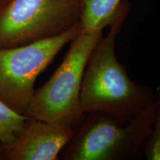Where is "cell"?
I'll return each instance as SVG.
<instances>
[{"label":"cell","mask_w":160,"mask_h":160,"mask_svg":"<svg viewBox=\"0 0 160 160\" xmlns=\"http://www.w3.org/2000/svg\"><path fill=\"white\" fill-rule=\"evenodd\" d=\"M122 2L110 24L108 33L96 44L86 65L80 102L85 113L104 112L128 122L155 101V91L133 82L116 54V41L128 14Z\"/></svg>","instance_id":"1"},{"label":"cell","mask_w":160,"mask_h":160,"mask_svg":"<svg viewBox=\"0 0 160 160\" xmlns=\"http://www.w3.org/2000/svg\"><path fill=\"white\" fill-rule=\"evenodd\" d=\"M156 101L128 122L104 112H91L63 149L66 160L133 159L142 151L155 117Z\"/></svg>","instance_id":"2"},{"label":"cell","mask_w":160,"mask_h":160,"mask_svg":"<svg viewBox=\"0 0 160 160\" xmlns=\"http://www.w3.org/2000/svg\"><path fill=\"white\" fill-rule=\"evenodd\" d=\"M103 29L82 31L71 42L62 62L48 81L35 92L25 115L68 125L76 129L85 113L80 102L84 73Z\"/></svg>","instance_id":"3"},{"label":"cell","mask_w":160,"mask_h":160,"mask_svg":"<svg viewBox=\"0 0 160 160\" xmlns=\"http://www.w3.org/2000/svg\"><path fill=\"white\" fill-rule=\"evenodd\" d=\"M83 0H5L0 7V48L59 36L80 22Z\"/></svg>","instance_id":"4"},{"label":"cell","mask_w":160,"mask_h":160,"mask_svg":"<svg viewBox=\"0 0 160 160\" xmlns=\"http://www.w3.org/2000/svg\"><path fill=\"white\" fill-rule=\"evenodd\" d=\"M81 31L79 22L57 37L0 48V100L25 115L35 94L34 84L38 76Z\"/></svg>","instance_id":"5"},{"label":"cell","mask_w":160,"mask_h":160,"mask_svg":"<svg viewBox=\"0 0 160 160\" xmlns=\"http://www.w3.org/2000/svg\"><path fill=\"white\" fill-rule=\"evenodd\" d=\"M74 131L65 124L28 117L15 141L5 145V160L58 159Z\"/></svg>","instance_id":"6"},{"label":"cell","mask_w":160,"mask_h":160,"mask_svg":"<svg viewBox=\"0 0 160 160\" xmlns=\"http://www.w3.org/2000/svg\"><path fill=\"white\" fill-rule=\"evenodd\" d=\"M122 0H83L82 31L104 29L109 25L119 8Z\"/></svg>","instance_id":"7"},{"label":"cell","mask_w":160,"mask_h":160,"mask_svg":"<svg viewBox=\"0 0 160 160\" xmlns=\"http://www.w3.org/2000/svg\"><path fill=\"white\" fill-rule=\"evenodd\" d=\"M28 117L20 114L0 100V142L11 145L22 131Z\"/></svg>","instance_id":"8"},{"label":"cell","mask_w":160,"mask_h":160,"mask_svg":"<svg viewBox=\"0 0 160 160\" xmlns=\"http://www.w3.org/2000/svg\"><path fill=\"white\" fill-rule=\"evenodd\" d=\"M155 101L154 120L142 151L148 160H160V86L155 91Z\"/></svg>","instance_id":"9"},{"label":"cell","mask_w":160,"mask_h":160,"mask_svg":"<svg viewBox=\"0 0 160 160\" xmlns=\"http://www.w3.org/2000/svg\"><path fill=\"white\" fill-rule=\"evenodd\" d=\"M6 146L0 142V160H5Z\"/></svg>","instance_id":"10"},{"label":"cell","mask_w":160,"mask_h":160,"mask_svg":"<svg viewBox=\"0 0 160 160\" xmlns=\"http://www.w3.org/2000/svg\"><path fill=\"white\" fill-rule=\"evenodd\" d=\"M5 0H0V7L2 5V4L4 3V2H5Z\"/></svg>","instance_id":"11"}]
</instances>
